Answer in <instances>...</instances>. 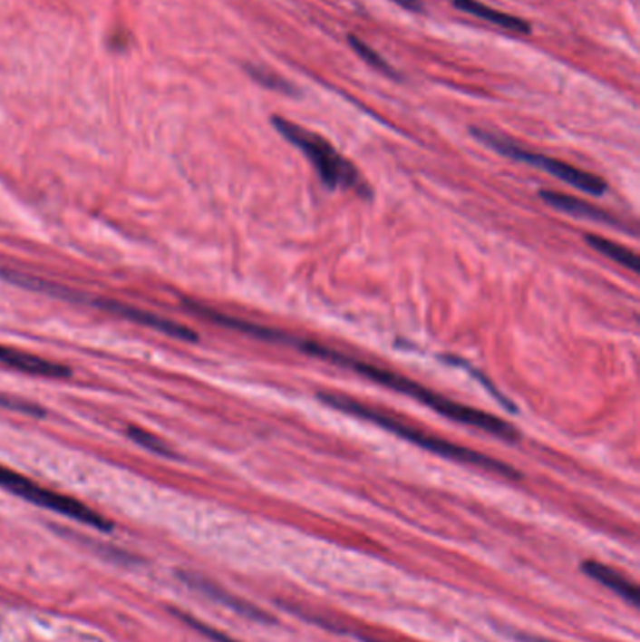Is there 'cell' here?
<instances>
[{"label": "cell", "instance_id": "6da1fadb", "mask_svg": "<svg viewBox=\"0 0 640 642\" xmlns=\"http://www.w3.org/2000/svg\"><path fill=\"white\" fill-rule=\"evenodd\" d=\"M208 321H210V324H217V326L233 329V331L247 333V335H250L254 338H259V340L293 345V347H297L299 352H303L306 355L329 361V363H333V365H336L340 368L354 370V372L361 374V376L368 378L370 382L380 384V385H383V387H387L391 391L408 394L410 398L417 400V403L432 408L436 413H440V415H443V417H447L451 421L475 426V428H479V431L492 434L496 438H501V440L509 442V443H513V442H517L520 438L519 431L511 423H505V421H501L496 415H490V413H485L481 410L470 408L466 404H459V403H455V400H449V398L434 393L432 389H426L421 384L402 376V374H396L393 370L380 368L376 365H370V363H364L361 359L350 357V355H345L342 352L333 350V347H329V345H324V344L314 342V340L297 338V336L287 335V333L278 331V329L261 327V326L250 324V321L226 316V314H222L218 310H212L208 314Z\"/></svg>", "mask_w": 640, "mask_h": 642}, {"label": "cell", "instance_id": "7a4b0ae2", "mask_svg": "<svg viewBox=\"0 0 640 642\" xmlns=\"http://www.w3.org/2000/svg\"><path fill=\"white\" fill-rule=\"evenodd\" d=\"M317 398L322 400L324 404L342 412V413H348V415H355L359 419H364V421H370V423H374L382 428H385L387 433L398 436V438H404L408 440L410 443L424 449V451H431L434 454H440V457L447 459V461H455V462H461V464H470V466H477V468H481V470H487V472H492V473H499L503 477H509V479H519L520 473L511 468L509 464H505L501 461H496V459H490L487 457V454L483 452H477L470 447H462V445H457V443H451L447 440H441L438 436H432V434H426L422 431H419L417 426H412V424H406L402 421H398L396 417H391L389 413L385 412H380L376 408H370L366 406L364 403H359V400L348 396V394H338V393H317Z\"/></svg>", "mask_w": 640, "mask_h": 642}, {"label": "cell", "instance_id": "3957f363", "mask_svg": "<svg viewBox=\"0 0 640 642\" xmlns=\"http://www.w3.org/2000/svg\"><path fill=\"white\" fill-rule=\"evenodd\" d=\"M273 126L286 138L291 145H296L314 166L324 186L329 190H352L361 198H370V186L361 177L357 168L348 158L342 156L325 138L317 136L315 131H310L296 122H291L284 117H273Z\"/></svg>", "mask_w": 640, "mask_h": 642}, {"label": "cell", "instance_id": "277c9868", "mask_svg": "<svg viewBox=\"0 0 640 642\" xmlns=\"http://www.w3.org/2000/svg\"><path fill=\"white\" fill-rule=\"evenodd\" d=\"M0 275H3L6 280H10V282L21 286V287L33 289V291H38V293H45V296L59 297V299L72 301V303H85V305H91V306H94V308H98V310L110 312V314H113V316L124 317V319H130V321H133V324H140V326L150 327V329L164 333V335H168V336H171V338H179V340H184V342H196V340H198L196 331H192L190 327L180 326V324H177V321L168 319V317H164V316H158V314H154V312H147V310H141V308H138V306L126 305V303H122V301L83 296V293H79V291H75V289H70V287H66V286L55 284V282H49V280H42V278L33 277V275H24V273H21V271L5 269V271H0Z\"/></svg>", "mask_w": 640, "mask_h": 642}, {"label": "cell", "instance_id": "5b68a950", "mask_svg": "<svg viewBox=\"0 0 640 642\" xmlns=\"http://www.w3.org/2000/svg\"><path fill=\"white\" fill-rule=\"evenodd\" d=\"M471 133H473L475 140H479L483 145L494 149L496 152L508 156L511 160H517V162H522V164H528V166H533V168H539V170L550 173L552 177L575 186V189H578L580 192H586V194H590V196H603L608 190V184L601 177L584 171V170H578V168H575V166H571L567 162H562V160H556L552 156H545V154H539V152L522 149L520 145L513 143L511 140L498 136V133L489 131V130L471 128Z\"/></svg>", "mask_w": 640, "mask_h": 642}, {"label": "cell", "instance_id": "8992f818", "mask_svg": "<svg viewBox=\"0 0 640 642\" xmlns=\"http://www.w3.org/2000/svg\"><path fill=\"white\" fill-rule=\"evenodd\" d=\"M0 489H6L10 492L24 498L26 501L45 507V510H51L55 513L66 515V517L83 522V524H89L96 530L108 531L113 528L108 519L102 517L94 510H91L89 505L82 503L75 498H70L66 494H59L55 491L44 489L38 483H34V481H31L29 477H24L6 466H0Z\"/></svg>", "mask_w": 640, "mask_h": 642}, {"label": "cell", "instance_id": "52a82bcc", "mask_svg": "<svg viewBox=\"0 0 640 642\" xmlns=\"http://www.w3.org/2000/svg\"><path fill=\"white\" fill-rule=\"evenodd\" d=\"M0 365L23 374H31V376L51 378V380L68 378L72 374V370L66 365L44 359L40 355L26 354L8 345H0Z\"/></svg>", "mask_w": 640, "mask_h": 642}, {"label": "cell", "instance_id": "ba28073f", "mask_svg": "<svg viewBox=\"0 0 640 642\" xmlns=\"http://www.w3.org/2000/svg\"><path fill=\"white\" fill-rule=\"evenodd\" d=\"M543 198V201L558 210H562V212H567L571 214V217H577V219H586V220H594V222H599V224H605V226H615V228H625L620 220H616L612 214H608L606 210L596 207L594 203L590 201H582L578 198H573L569 194H559V192H552V190H543L539 194Z\"/></svg>", "mask_w": 640, "mask_h": 642}, {"label": "cell", "instance_id": "9c48e42d", "mask_svg": "<svg viewBox=\"0 0 640 642\" xmlns=\"http://www.w3.org/2000/svg\"><path fill=\"white\" fill-rule=\"evenodd\" d=\"M452 6L459 8L461 12H466L477 19H483L487 23H492L499 29L508 31V33H517V34H529L531 26L528 21L515 17L511 14H505L499 10H494L483 3H479V0H451Z\"/></svg>", "mask_w": 640, "mask_h": 642}, {"label": "cell", "instance_id": "30bf717a", "mask_svg": "<svg viewBox=\"0 0 640 642\" xmlns=\"http://www.w3.org/2000/svg\"><path fill=\"white\" fill-rule=\"evenodd\" d=\"M582 571L586 575H590L594 580L601 582L603 586L610 588L612 592H616L627 603H631V605L638 603L636 586L631 580H627L624 575H620L616 569H612L605 564H599V561H584Z\"/></svg>", "mask_w": 640, "mask_h": 642}, {"label": "cell", "instance_id": "8fae6325", "mask_svg": "<svg viewBox=\"0 0 640 642\" xmlns=\"http://www.w3.org/2000/svg\"><path fill=\"white\" fill-rule=\"evenodd\" d=\"M182 579H184L186 582H189V586L198 588V590H201V592L207 594L208 598H212L215 601H218V603L229 607L231 610H235V612H238V614H243V617H248V618L257 620V622H269V618H267L259 608H256V607L245 603L243 599H238V598H233V596L226 594L224 590H218V588H217L215 584H212V582L203 580V579L198 577V575H186V573L182 575Z\"/></svg>", "mask_w": 640, "mask_h": 642}, {"label": "cell", "instance_id": "7c38bea8", "mask_svg": "<svg viewBox=\"0 0 640 642\" xmlns=\"http://www.w3.org/2000/svg\"><path fill=\"white\" fill-rule=\"evenodd\" d=\"M586 240H588V245L592 248H596L597 252H601L603 256L610 258L612 261H616L624 267H627L629 271L636 273L638 269V258L635 252H631L629 248L615 243V240H608L605 237H599V235H586Z\"/></svg>", "mask_w": 640, "mask_h": 642}, {"label": "cell", "instance_id": "4fadbf2b", "mask_svg": "<svg viewBox=\"0 0 640 642\" xmlns=\"http://www.w3.org/2000/svg\"><path fill=\"white\" fill-rule=\"evenodd\" d=\"M247 72H248V75L254 79L256 83H259L265 89H271V91H276V92H282V94H287V96L299 94L296 85L289 83L286 77H282L280 73H276V72H273L269 68L247 64Z\"/></svg>", "mask_w": 640, "mask_h": 642}, {"label": "cell", "instance_id": "5bb4252c", "mask_svg": "<svg viewBox=\"0 0 640 642\" xmlns=\"http://www.w3.org/2000/svg\"><path fill=\"white\" fill-rule=\"evenodd\" d=\"M348 42H350V45H352V49L357 53V55L366 63V64H370L372 68H374V70H378V72H382L383 75H387V77H393V79H398V75H396V70L380 55V53H376L374 49H372L368 44H364L361 38H357L355 34H350L348 36Z\"/></svg>", "mask_w": 640, "mask_h": 642}, {"label": "cell", "instance_id": "9a60e30c", "mask_svg": "<svg viewBox=\"0 0 640 642\" xmlns=\"http://www.w3.org/2000/svg\"><path fill=\"white\" fill-rule=\"evenodd\" d=\"M128 436H130L133 442H136V443L147 447L149 451H154V452H158V454H164V457H171V454H173L171 449H170L162 440L152 436L150 433L143 431V428H140V426H130V428H128Z\"/></svg>", "mask_w": 640, "mask_h": 642}, {"label": "cell", "instance_id": "2e32d148", "mask_svg": "<svg viewBox=\"0 0 640 642\" xmlns=\"http://www.w3.org/2000/svg\"><path fill=\"white\" fill-rule=\"evenodd\" d=\"M180 618H182L184 622H189L192 627H196L198 631H201L203 635H207V637L212 638V640H217V642H237V640H231L229 637L222 635L220 631L212 629V627H208V626H205V624H201V622H198V620H194V618H190V617H186V614H180Z\"/></svg>", "mask_w": 640, "mask_h": 642}, {"label": "cell", "instance_id": "e0dca14e", "mask_svg": "<svg viewBox=\"0 0 640 642\" xmlns=\"http://www.w3.org/2000/svg\"><path fill=\"white\" fill-rule=\"evenodd\" d=\"M391 3H394L396 6L400 8H404L412 14H422L424 12V6L421 5V0H391Z\"/></svg>", "mask_w": 640, "mask_h": 642}, {"label": "cell", "instance_id": "ac0fdd59", "mask_svg": "<svg viewBox=\"0 0 640 642\" xmlns=\"http://www.w3.org/2000/svg\"><path fill=\"white\" fill-rule=\"evenodd\" d=\"M531 642H545V640H536V638H533V640H531Z\"/></svg>", "mask_w": 640, "mask_h": 642}, {"label": "cell", "instance_id": "d6986e66", "mask_svg": "<svg viewBox=\"0 0 640 642\" xmlns=\"http://www.w3.org/2000/svg\"><path fill=\"white\" fill-rule=\"evenodd\" d=\"M366 642H376V640H366Z\"/></svg>", "mask_w": 640, "mask_h": 642}]
</instances>
